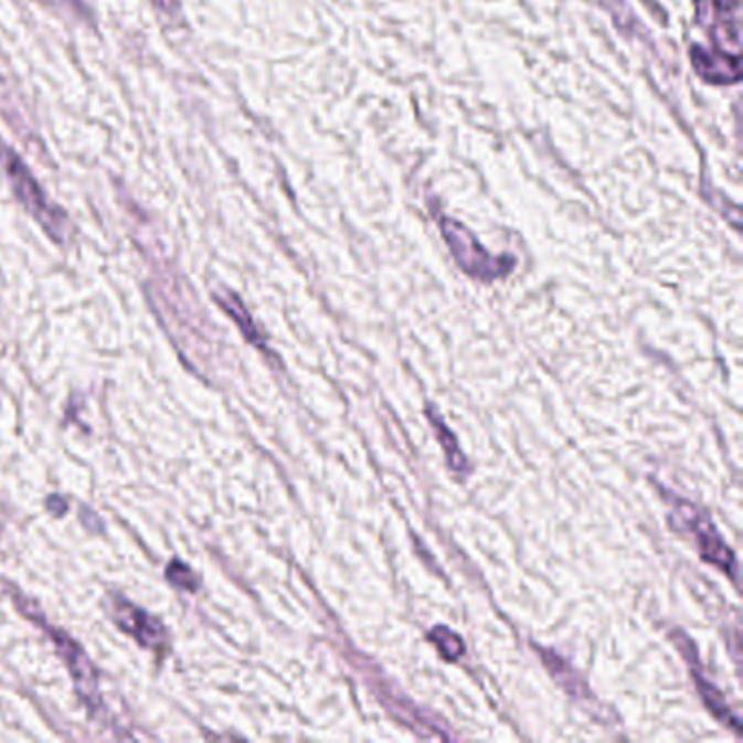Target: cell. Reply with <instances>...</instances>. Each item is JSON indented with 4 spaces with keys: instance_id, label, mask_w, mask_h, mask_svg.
<instances>
[{
    "instance_id": "cell-1",
    "label": "cell",
    "mask_w": 743,
    "mask_h": 743,
    "mask_svg": "<svg viewBox=\"0 0 743 743\" xmlns=\"http://www.w3.org/2000/svg\"><path fill=\"white\" fill-rule=\"evenodd\" d=\"M0 166L9 179L15 199L33 216V221L40 223V227L55 243H66L71 236V219L62 208L49 201L46 192L35 181L29 166L24 164L20 156L9 147H0Z\"/></svg>"
},
{
    "instance_id": "cell-2",
    "label": "cell",
    "mask_w": 743,
    "mask_h": 743,
    "mask_svg": "<svg viewBox=\"0 0 743 743\" xmlns=\"http://www.w3.org/2000/svg\"><path fill=\"white\" fill-rule=\"evenodd\" d=\"M443 234H445V241L452 247L454 257L458 259V264L469 275H476V277H482V279H493V277L503 275L510 268V266H501V262L480 247L474 241V236L467 230H463L458 223L443 221Z\"/></svg>"
},
{
    "instance_id": "cell-3",
    "label": "cell",
    "mask_w": 743,
    "mask_h": 743,
    "mask_svg": "<svg viewBox=\"0 0 743 743\" xmlns=\"http://www.w3.org/2000/svg\"><path fill=\"white\" fill-rule=\"evenodd\" d=\"M676 506H678V512L682 514V519L689 523L691 532L696 534L702 556L707 561H711L713 565H718L720 570H724L729 574H735V567H737L735 556L729 550V545L720 539V534L715 532V528L711 526V521L704 514H700L693 506H689L684 501H676Z\"/></svg>"
},
{
    "instance_id": "cell-4",
    "label": "cell",
    "mask_w": 743,
    "mask_h": 743,
    "mask_svg": "<svg viewBox=\"0 0 743 743\" xmlns=\"http://www.w3.org/2000/svg\"><path fill=\"white\" fill-rule=\"evenodd\" d=\"M114 619L127 635L136 637L145 648L160 650L166 644L164 626L129 602H118L114 606Z\"/></svg>"
},
{
    "instance_id": "cell-5",
    "label": "cell",
    "mask_w": 743,
    "mask_h": 743,
    "mask_svg": "<svg viewBox=\"0 0 743 743\" xmlns=\"http://www.w3.org/2000/svg\"><path fill=\"white\" fill-rule=\"evenodd\" d=\"M53 644L57 646L60 655L64 657V661L68 662L73 676H75V682H77V689L83 696V700L87 704H96L98 702V684H96V676H94V669L92 665L85 659V655L82 652V648L71 641L68 637H64L62 633H53Z\"/></svg>"
},
{
    "instance_id": "cell-6",
    "label": "cell",
    "mask_w": 743,
    "mask_h": 743,
    "mask_svg": "<svg viewBox=\"0 0 743 743\" xmlns=\"http://www.w3.org/2000/svg\"><path fill=\"white\" fill-rule=\"evenodd\" d=\"M216 297V301H219V306L238 323V328L243 330V333L247 336L248 342L251 344H259L262 347V336H259V331H257V328H255V323H253V319L248 317L247 308L243 306V301L234 295V293H230V290H223V293H216L214 295Z\"/></svg>"
},
{
    "instance_id": "cell-7",
    "label": "cell",
    "mask_w": 743,
    "mask_h": 743,
    "mask_svg": "<svg viewBox=\"0 0 743 743\" xmlns=\"http://www.w3.org/2000/svg\"><path fill=\"white\" fill-rule=\"evenodd\" d=\"M427 416H429V418L434 421V425H436V436H438V441L443 443V449H445V456H447L449 467H452L454 471H465V469H467V460H465V456L460 454V449H458L456 438L452 436V432L441 423V418L434 414V411H427Z\"/></svg>"
},
{
    "instance_id": "cell-8",
    "label": "cell",
    "mask_w": 743,
    "mask_h": 743,
    "mask_svg": "<svg viewBox=\"0 0 743 743\" xmlns=\"http://www.w3.org/2000/svg\"><path fill=\"white\" fill-rule=\"evenodd\" d=\"M429 641H434V646L441 650V655L447 661H458L465 652V644L460 641V637L447 628H434L429 635Z\"/></svg>"
},
{
    "instance_id": "cell-9",
    "label": "cell",
    "mask_w": 743,
    "mask_h": 743,
    "mask_svg": "<svg viewBox=\"0 0 743 743\" xmlns=\"http://www.w3.org/2000/svg\"><path fill=\"white\" fill-rule=\"evenodd\" d=\"M166 579L170 580L172 584H177V586H181V588H185V591H194L197 588V579L192 576V572L183 565V563H170V567H168V572H166Z\"/></svg>"
},
{
    "instance_id": "cell-10",
    "label": "cell",
    "mask_w": 743,
    "mask_h": 743,
    "mask_svg": "<svg viewBox=\"0 0 743 743\" xmlns=\"http://www.w3.org/2000/svg\"><path fill=\"white\" fill-rule=\"evenodd\" d=\"M42 2H46V4H66V7H73V4H77L79 0H42Z\"/></svg>"
}]
</instances>
